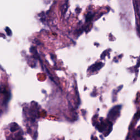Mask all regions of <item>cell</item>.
Listing matches in <instances>:
<instances>
[{"label": "cell", "instance_id": "obj_1", "mask_svg": "<svg viewBox=\"0 0 140 140\" xmlns=\"http://www.w3.org/2000/svg\"><path fill=\"white\" fill-rule=\"evenodd\" d=\"M95 140H98V139L97 138H95Z\"/></svg>", "mask_w": 140, "mask_h": 140}]
</instances>
